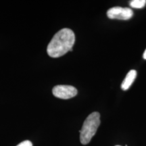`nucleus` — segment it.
<instances>
[{
    "instance_id": "obj_7",
    "label": "nucleus",
    "mask_w": 146,
    "mask_h": 146,
    "mask_svg": "<svg viewBox=\"0 0 146 146\" xmlns=\"http://www.w3.org/2000/svg\"><path fill=\"white\" fill-rule=\"evenodd\" d=\"M17 146H33V143L29 140H27L20 143Z\"/></svg>"
},
{
    "instance_id": "obj_1",
    "label": "nucleus",
    "mask_w": 146,
    "mask_h": 146,
    "mask_svg": "<svg viewBox=\"0 0 146 146\" xmlns=\"http://www.w3.org/2000/svg\"><path fill=\"white\" fill-rule=\"evenodd\" d=\"M75 35L70 29H62L53 36L47 45V54L52 58H59L72 51Z\"/></svg>"
},
{
    "instance_id": "obj_9",
    "label": "nucleus",
    "mask_w": 146,
    "mask_h": 146,
    "mask_svg": "<svg viewBox=\"0 0 146 146\" xmlns=\"http://www.w3.org/2000/svg\"><path fill=\"white\" fill-rule=\"evenodd\" d=\"M116 146H120V145H116Z\"/></svg>"
},
{
    "instance_id": "obj_8",
    "label": "nucleus",
    "mask_w": 146,
    "mask_h": 146,
    "mask_svg": "<svg viewBox=\"0 0 146 146\" xmlns=\"http://www.w3.org/2000/svg\"><path fill=\"white\" fill-rule=\"evenodd\" d=\"M143 59L146 60V50H145V52H144V53H143Z\"/></svg>"
},
{
    "instance_id": "obj_6",
    "label": "nucleus",
    "mask_w": 146,
    "mask_h": 146,
    "mask_svg": "<svg viewBox=\"0 0 146 146\" xmlns=\"http://www.w3.org/2000/svg\"><path fill=\"white\" fill-rule=\"evenodd\" d=\"M145 4V0H133V1H131L130 2V6L131 8L136 9L143 8Z\"/></svg>"
},
{
    "instance_id": "obj_4",
    "label": "nucleus",
    "mask_w": 146,
    "mask_h": 146,
    "mask_svg": "<svg viewBox=\"0 0 146 146\" xmlns=\"http://www.w3.org/2000/svg\"><path fill=\"white\" fill-rule=\"evenodd\" d=\"M133 16V12L131 8L113 7L107 12V16L110 19H118L127 21Z\"/></svg>"
},
{
    "instance_id": "obj_5",
    "label": "nucleus",
    "mask_w": 146,
    "mask_h": 146,
    "mask_svg": "<svg viewBox=\"0 0 146 146\" xmlns=\"http://www.w3.org/2000/svg\"><path fill=\"white\" fill-rule=\"evenodd\" d=\"M137 76V71L135 70H131L127 73V76L123 83L121 84V88L123 90H127L132 85V83L135 80Z\"/></svg>"
},
{
    "instance_id": "obj_2",
    "label": "nucleus",
    "mask_w": 146,
    "mask_h": 146,
    "mask_svg": "<svg viewBox=\"0 0 146 146\" xmlns=\"http://www.w3.org/2000/svg\"><path fill=\"white\" fill-rule=\"evenodd\" d=\"M100 125V114L94 112L89 114L84 122L80 132V141L83 145H87L95 135Z\"/></svg>"
},
{
    "instance_id": "obj_3",
    "label": "nucleus",
    "mask_w": 146,
    "mask_h": 146,
    "mask_svg": "<svg viewBox=\"0 0 146 146\" xmlns=\"http://www.w3.org/2000/svg\"><path fill=\"white\" fill-rule=\"evenodd\" d=\"M54 96L60 99L68 100L74 98L77 95V89L71 85H56L52 89Z\"/></svg>"
}]
</instances>
